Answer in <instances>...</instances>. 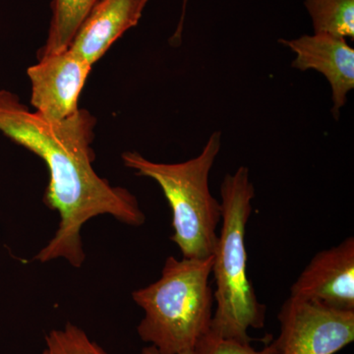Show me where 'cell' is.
Here are the masks:
<instances>
[{
  "instance_id": "obj_12",
  "label": "cell",
  "mask_w": 354,
  "mask_h": 354,
  "mask_svg": "<svg viewBox=\"0 0 354 354\" xmlns=\"http://www.w3.org/2000/svg\"><path fill=\"white\" fill-rule=\"evenodd\" d=\"M46 342V349L55 354H108L83 330L70 323L64 330L50 332Z\"/></svg>"
},
{
  "instance_id": "obj_4",
  "label": "cell",
  "mask_w": 354,
  "mask_h": 354,
  "mask_svg": "<svg viewBox=\"0 0 354 354\" xmlns=\"http://www.w3.org/2000/svg\"><path fill=\"white\" fill-rule=\"evenodd\" d=\"M221 134L209 136L201 153L177 164H160L137 152L122 153L125 167L160 186L172 213L171 241L183 258L204 259L215 253L221 221V205L212 195L209 176L221 151Z\"/></svg>"
},
{
  "instance_id": "obj_2",
  "label": "cell",
  "mask_w": 354,
  "mask_h": 354,
  "mask_svg": "<svg viewBox=\"0 0 354 354\" xmlns=\"http://www.w3.org/2000/svg\"><path fill=\"white\" fill-rule=\"evenodd\" d=\"M254 197L248 167L241 165L223 178L221 228L212 268L216 309L208 335L215 339L252 342L248 330L265 327L266 306L258 300L247 272L245 234Z\"/></svg>"
},
{
  "instance_id": "obj_15",
  "label": "cell",
  "mask_w": 354,
  "mask_h": 354,
  "mask_svg": "<svg viewBox=\"0 0 354 354\" xmlns=\"http://www.w3.org/2000/svg\"><path fill=\"white\" fill-rule=\"evenodd\" d=\"M188 0H183V11H181L180 19H179L178 28H183L184 25V19H185L186 6H187Z\"/></svg>"
},
{
  "instance_id": "obj_16",
  "label": "cell",
  "mask_w": 354,
  "mask_h": 354,
  "mask_svg": "<svg viewBox=\"0 0 354 354\" xmlns=\"http://www.w3.org/2000/svg\"><path fill=\"white\" fill-rule=\"evenodd\" d=\"M43 354H55L51 353V351H48V349H46V351H44Z\"/></svg>"
},
{
  "instance_id": "obj_8",
  "label": "cell",
  "mask_w": 354,
  "mask_h": 354,
  "mask_svg": "<svg viewBox=\"0 0 354 354\" xmlns=\"http://www.w3.org/2000/svg\"><path fill=\"white\" fill-rule=\"evenodd\" d=\"M297 57L291 66L300 71L315 70L327 79L332 88V113L339 120L346 97L354 88V50L346 39L325 34L304 35L297 39H279Z\"/></svg>"
},
{
  "instance_id": "obj_1",
  "label": "cell",
  "mask_w": 354,
  "mask_h": 354,
  "mask_svg": "<svg viewBox=\"0 0 354 354\" xmlns=\"http://www.w3.org/2000/svg\"><path fill=\"white\" fill-rule=\"evenodd\" d=\"M95 123V116L83 109L50 122L32 113L17 95L0 90V132L43 158L50 172L44 202L60 216L55 236L35 257L39 262L64 258L80 268L85 261L81 230L95 216L109 215L132 227L145 223L137 198L93 169Z\"/></svg>"
},
{
  "instance_id": "obj_7",
  "label": "cell",
  "mask_w": 354,
  "mask_h": 354,
  "mask_svg": "<svg viewBox=\"0 0 354 354\" xmlns=\"http://www.w3.org/2000/svg\"><path fill=\"white\" fill-rule=\"evenodd\" d=\"M290 297L354 311L353 237L317 253L291 286Z\"/></svg>"
},
{
  "instance_id": "obj_14",
  "label": "cell",
  "mask_w": 354,
  "mask_h": 354,
  "mask_svg": "<svg viewBox=\"0 0 354 354\" xmlns=\"http://www.w3.org/2000/svg\"><path fill=\"white\" fill-rule=\"evenodd\" d=\"M142 354H160L158 353L157 348L153 346H147V348H144L143 351H142ZM180 354H198L197 351H184V353Z\"/></svg>"
},
{
  "instance_id": "obj_5",
  "label": "cell",
  "mask_w": 354,
  "mask_h": 354,
  "mask_svg": "<svg viewBox=\"0 0 354 354\" xmlns=\"http://www.w3.org/2000/svg\"><path fill=\"white\" fill-rule=\"evenodd\" d=\"M278 319V354H335L354 339V311L290 297Z\"/></svg>"
},
{
  "instance_id": "obj_6",
  "label": "cell",
  "mask_w": 354,
  "mask_h": 354,
  "mask_svg": "<svg viewBox=\"0 0 354 354\" xmlns=\"http://www.w3.org/2000/svg\"><path fill=\"white\" fill-rule=\"evenodd\" d=\"M92 65L67 48L39 58L27 70L32 84L31 104L35 113L58 122L79 111L78 102Z\"/></svg>"
},
{
  "instance_id": "obj_3",
  "label": "cell",
  "mask_w": 354,
  "mask_h": 354,
  "mask_svg": "<svg viewBox=\"0 0 354 354\" xmlns=\"http://www.w3.org/2000/svg\"><path fill=\"white\" fill-rule=\"evenodd\" d=\"M214 257L165 260L155 283L132 293L145 316L137 330L160 354L197 351L209 335L215 302L209 278Z\"/></svg>"
},
{
  "instance_id": "obj_13",
  "label": "cell",
  "mask_w": 354,
  "mask_h": 354,
  "mask_svg": "<svg viewBox=\"0 0 354 354\" xmlns=\"http://www.w3.org/2000/svg\"><path fill=\"white\" fill-rule=\"evenodd\" d=\"M198 354H278L274 342L260 351H256L251 342H241L235 339H215L207 335L199 348Z\"/></svg>"
},
{
  "instance_id": "obj_9",
  "label": "cell",
  "mask_w": 354,
  "mask_h": 354,
  "mask_svg": "<svg viewBox=\"0 0 354 354\" xmlns=\"http://www.w3.org/2000/svg\"><path fill=\"white\" fill-rule=\"evenodd\" d=\"M149 0H100L79 27L70 50L95 64L141 19Z\"/></svg>"
},
{
  "instance_id": "obj_11",
  "label": "cell",
  "mask_w": 354,
  "mask_h": 354,
  "mask_svg": "<svg viewBox=\"0 0 354 354\" xmlns=\"http://www.w3.org/2000/svg\"><path fill=\"white\" fill-rule=\"evenodd\" d=\"M314 34L354 38V0H305Z\"/></svg>"
},
{
  "instance_id": "obj_10",
  "label": "cell",
  "mask_w": 354,
  "mask_h": 354,
  "mask_svg": "<svg viewBox=\"0 0 354 354\" xmlns=\"http://www.w3.org/2000/svg\"><path fill=\"white\" fill-rule=\"evenodd\" d=\"M100 0H53L48 38L38 51V59L69 48L79 27Z\"/></svg>"
}]
</instances>
